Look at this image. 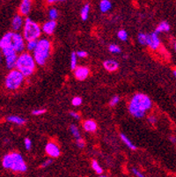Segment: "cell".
I'll return each instance as SVG.
<instances>
[{"instance_id": "f546056e", "label": "cell", "mask_w": 176, "mask_h": 177, "mask_svg": "<svg viewBox=\"0 0 176 177\" xmlns=\"http://www.w3.org/2000/svg\"><path fill=\"white\" fill-rule=\"evenodd\" d=\"M108 50H109V52L113 53V54H119V53H121L120 47L117 46L116 44H110L108 46Z\"/></svg>"}, {"instance_id": "4316f807", "label": "cell", "mask_w": 176, "mask_h": 177, "mask_svg": "<svg viewBox=\"0 0 176 177\" xmlns=\"http://www.w3.org/2000/svg\"><path fill=\"white\" fill-rule=\"evenodd\" d=\"M77 54L75 52L71 53V56H70V68L71 70H75L77 68Z\"/></svg>"}, {"instance_id": "484cf974", "label": "cell", "mask_w": 176, "mask_h": 177, "mask_svg": "<svg viewBox=\"0 0 176 177\" xmlns=\"http://www.w3.org/2000/svg\"><path fill=\"white\" fill-rule=\"evenodd\" d=\"M92 168H93L94 172L96 173V174H102L103 169H102V168L101 167V165L98 163L97 160H95V159H93V160H92Z\"/></svg>"}, {"instance_id": "7a4b0ae2", "label": "cell", "mask_w": 176, "mask_h": 177, "mask_svg": "<svg viewBox=\"0 0 176 177\" xmlns=\"http://www.w3.org/2000/svg\"><path fill=\"white\" fill-rule=\"evenodd\" d=\"M2 166L5 169H9L13 172L24 173L28 170V166L22 155L17 152L5 154L3 157Z\"/></svg>"}, {"instance_id": "9a60e30c", "label": "cell", "mask_w": 176, "mask_h": 177, "mask_svg": "<svg viewBox=\"0 0 176 177\" xmlns=\"http://www.w3.org/2000/svg\"><path fill=\"white\" fill-rule=\"evenodd\" d=\"M103 67L107 70V71H115L119 68V64L114 59H107V60L103 62Z\"/></svg>"}, {"instance_id": "f35d334b", "label": "cell", "mask_w": 176, "mask_h": 177, "mask_svg": "<svg viewBox=\"0 0 176 177\" xmlns=\"http://www.w3.org/2000/svg\"><path fill=\"white\" fill-rule=\"evenodd\" d=\"M76 54H77V56L80 57V58H84V57L87 56V53L85 51H84V50H79Z\"/></svg>"}, {"instance_id": "ab89813d", "label": "cell", "mask_w": 176, "mask_h": 177, "mask_svg": "<svg viewBox=\"0 0 176 177\" xmlns=\"http://www.w3.org/2000/svg\"><path fill=\"white\" fill-rule=\"evenodd\" d=\"M147 120H148V122L151 124H155L156 122H157V118L154 117V116H150V117H148V118H147Z\"/></svg>"}, {"instance_id": "74e56055", "label": "cell", "mask_w": 176, "mask_h": 177, "mask_svg": "<svg viewBox=\"0 0 176 177\" xmlns=\"http://www.w3.org/2000/svg\"><path fill=\"white\" fill-rule=\"evenodd\" d=\"M132 173H133L137 177H146L144 174H143L142 173L140 172L138 169H137V168H132Z\"/></svg>"}, {"instance_id": "3957f363", "label": "cell", "mask_w": 176, "mask_h": 177, "mask_svg": "<svg viewBox=\"0 0 176 177\" xmlns=\"http://www.w3.org/2000/svg\"><path fill=\"white\" fill-rule=\"evenodd\" d=\"M35 60L32 55L24 52L18 56V60L16 64V70L20 71L24 77H30L33 75L35 69Z\"/></svg>"}, {"instance_id": "5b68a950", "label": "cell", "mask_w": 176, "mask_h": 177, "mask_svg": "<svg viewBox=\"0 0 176 177\" xmlns=\"http://www.w3.org/2000/svg\"><path fill=\"white\" fill-rule=\"evenodd\" d=\"M42 31V28L36 22L33 21L30 18L26 19L23 27V37L26 41H37Z\"/></svg>"}, {"instance_id": "9c48e42d", "label": "cell", "mask_w": 176, "mask_h": 177, "mask_svg": "<svg viewBox=\"0 0 176 177\" xmlns=\"http://www.w3.org/2000/svg\"><path fill=\"white\" fill-rule=\"evenodd\" d=\"M24 19L20 14H16L12 19V29L15 33H18L22 27H24Z\"/></svg>"}, {"instance_id": "6da1fadb", "label": "cell", "mask_w": 176, "mask_h": 177, "mask_svg": "<svg viewBox=\"0 0 176 177\" xmlns=\"http://www.w3.org/2000/svg\"><path fill=\"white\" fill-rule=\"evenodd\" d=\"M153 107L151 99L144 93H137L132 96L129 104V111L136 118H143Z\"/></svg>"}, {"instance_id": "f1b7e54d", "label": "cell", "mask_w": 176, "mask_h": 177, "mask_svg": "<svg viewBox=\"0 0 176 177\" xmlns=\"http://www.w3.org/2000/svg\"><path fill=\"white\" fill-rule=\"evenodd\" d=\"M57 17H58V12H57V10H56V8H51V9L49 11V18L50 19V20L56 21Z\"/></svg>"}, {"instance_id": "1f68e13d", "label": "cell", "mask_w": 176, "mask_h": 177, "mask_svg": "<svg viewBox=\"0 0 176 177\" xmlns=\"http://www.w3.org/2000/svg\"><path fill=\"white\" fill-rule=\"evenodd\" d=\"M120 102V97L118 96V95H115L114 97H112V99L110 100V102H109V105L111 106V107H115L116 105H117L118 103Z\"/></svg>"}, {"instance_id": "7c38bea8", "label": "cell", "mask_w": 176, "mask_h": 177, "mask_svg": "<svg viewBox=\"0 0 176 177\" xmlns=\"http://www.w3.org/2000/svg\"><path fill=\"white\" fill-rule=\"evenodd\" d=\"M13 32H7L0 39V49H3L7 47H12V40H13Z\"/></svg>"}, {"instance_id": "d590c367", "label": "cell", "mask_w": 176, "mask_h": 177, "mask_svg": "<svg viewBox=\"0 0 176 177\" xmlns=\"http://www.w3.org/2000/svg\"><path fill=\"white\" fill-rule=\"evenodd\" d=\"M76 144H77V146L80 148V149H82L85 147V141L84 139L81 138H79V139H77L76 140Z\"/></svg>"}, {"instance_id": "e575fe53", "label": "cell", "mask_w": 176, "mask_h": 177, "mask_svg": "<svg viewBox=\"0 0 176 177\" xmlns=\"http://www.w3.org/2000/svg\"><path fill=\"white\" fill-rule=\"evenodd\" d=\"M47 110L44 108H39V109H34L32 111V115L34 116H41L42 114L46 113Z\"/></svg>"}, {"instance_id": "30bf717a", "label": "cell", "mask_w": 176, "mask_h": 177, "mask_svg": "<svg viewBox=\"0 0 176 177\" xmlns=\"http://www.w3.org/2000/svg\"><path fill=\"white\" fill-rule=\"evenodd\" d=\"M90 73V70L87 67L85 66H79L77 67L76 70H74V76L77 79H79L80 81H83L88 77V75Z\"/></svg>"}, {"instance_id": "4dcf8cb0", "label": "cell", "mask_w": 176, "mask_h": 177, "mask_svg": "<svg viewBox=\"0 0 176 177\" xmlns=\"http://www.w3.org/2000/svg\"><path fill=\"white\" fill-rule=\"evenodd\" d=\"M117 37L119 38L121 41L126 42V41L128 40V34H127L125 30H120V31L117 33Z\"/></svg>"}, {"instance_id": "836d02e7", "label": "cell", "mask_w": 176, "mask_h": 177, "mask_svg": "<svg viewBox=\"0 0 176 177\" xmlns=\"http://www.w3.org/2000/svg\"><path fill=\"white\" fill-rule=\"evenodd\" d=\"M24 145H25V148L26 150H31V147H32V141L30 140V138H26L25 139H24Z\"/></svg>"}, {"instance_id": "f6af8a7d", "label": "cell", "mask_w": 176, "mask_h": 177, "mask_svg": "<svg viewBox=\"0 0 176 177\" xmlns=\"http://www.w3.org/2000/svg\"><path fill=\"white\" fill-rule=\"evenodd\" d=\"M173 75H174V77L176 78V70H174V71H173Z\"/></svg>"}, {"instance_id": "2e32d148", "label": "cell", "mask_w": 176, "mask_h": 177, "mask_svg": "<svg viewBox=\"0 0 176 177\" xmlns=\"http://www.w3.org/2000/svg\"><path fill=\"white\" fill-rule=\"evenodd\" d=\"M83 128L87 132H94L97 130V123L93 120H86L84 122Z\"/></svg>"}, {"instance_id": "bcb514c9", "label": "cell", "mask_w": 176, "mask_h": 177, "mask_svg": "<svg viewBox=\"0 0 176 177\" xmlns=\"http://www.w3.org/2000/svg\"><path fill=\"white\" fill-rule=\"evenodd\" d=\"M174 49H175V51H176V42H175V44H174Z\"/></svg>"}, {"instance_id": "d6a6232c", "label": "cell", "mask_w": 176, "mask_h": 177, "mask_svg": "<svg viewBox=\"0 0 176 177\" xmlns=\"http://www.w3.org/2000/svg\"><path fill=\"white\" fill-rule=\"evenodd\" d=\"M82 102H83V100H82V98H80V97H74V98L72 99V101H71L72 105L75 106V107L80 106L82 104Z\"/></svg>"}, {"instance_id": "603a6c76", "label": "cell", "mask_w": 176, "mask_h": 177, "mask_svg": "<svg viewBox=\"0 0 176 177\" xmlns=\"http://www.w3.org/2000/svg\"><path fill=\"white\" fill-rule=\"evenodd\" d=\"M1 52L3 54V56L5 57H8V56H14V55H17V52L14 50V49L13 47H7L3 49H1Z\"/></svg>"}, {"instance_id": "5bb4252c", "label": "cell", "mask_w": 176, "mask_h": 177, "mask_svg": "<svg viewBox=\"0 0 176 177\" xmlns=\"http://www.w3.org/2000/svg\"><path fill=\"white\" fill-rule=\"evenodd\" d=\"M19 14L22 15H28L31 11V1L30 0H23L21 1L19 5Z\"/></svg>"}, {"instance_id": "8992f818", "label": "cell", "mask_w": 176, "mask_h": 177, "mask_svg": "<svg viewBox=\"0 0 176 177\" xmlns=\"http://www.w3.org/2000/svg\"><path fill=\"white\" fill-rule=\"evenodd\" d=\"M24 79H25V77L23 76V74L18 70L14 69V70H10L9 73L7 74L6 78H5V87L8 90H11V91L17 90L22 85Z\"/></svg>"}, {"instance_id": "ffe728a7", "label": "cell", "mask_w": 176, "mask_h": 177, "mask_svg": "<svg viewBox=\"0 0 176 177\" xmlns=\"http://www.w3.org/2000/svg\"><path fill=\"white\" fill-rule=\"evenodd\" d=\"M112 3L108 0H102L100 3V9L101 13H107L111 9Z\"/></svg>"}, {"instance_id": "7402d4cb", "label": "cell", "mask_w": 176, "mask_h": 177, "mask_svg": "<svg viewBox=\"0 0 176 177\" xmlns=\"http://www.w3.org/2000/svg\"><path fill=\"white\" fill-rule=\"evenodd\" d=\"M120 138H121V139L122 140V142L124 143V144L130 148V149H131V150H137V146L135 145L132 142H131V140L127 137L126 135H124L123 133H122L120 135Z\"/></svg>"}, {"instance_id": "7dc6e473", "label": "cell", "mask_w": 176, "mask_h": 177, "mask_svg": "<svg viewBox=\"0 0 176 177\" xmlns=\"http://www.w3.org/2000/svg\"><path fill=\"white\" fill-rule=\"evenodd\" d=\"M99 177H107V176H106V175H101V176Z\"/></svg>"}, {"instance_id": "cb8c5ba5", "label": "cell", "mask_w": 176, "mask_h": 177, "mask_svg": "<svg viewBox=\"0 0 176 177\" xmlns=\"http://www.w3.org/2000/svg\"><path fill=\"white\" fill-rule=\"evenodd\" d=\"M70 131L71 132L72 136L75 138V139L77 140V139H79V138H81V135H80L79 128L75 125V124H71V125L70 126Z\"/></svg>"}, {"instance_id": "277c9868", "label": "cell", "mask_w": 176, "mask_h": 177, "mask_svg": "<svg viewBox=\"0 0 176 177\" xmlns=\"http://www.w3.org/2000/svg\"><path fill=\"white\" fill-rule=\"evenodd\" d=\"M51 51V42L46 38H42L38 41L36 49L34 51V58L35 63L39 65H44L46 64Z\"/></svg>"}, {"instance_id": "83f0119b", "label": "cell", "mask_w": 176, "mask_h": 177, "mask_svg": "<svg viewBox=\"0 0 176 177\" xmlns=\"http://www.w3.org/2000/svg\"><path fill=\"white\" fill-rule=\"evenodd\" d=\"M37 44H38V40L37 41H30V42H27V49L29 50V51H34V49H36V47H37Z\"/></svg>"}, {"instance_id": "d6986e66", "label": "cell", "mask_w": 176, "mask_h": 177, "mask_svg": "<svg viewBox=\"0 0 176 177\" xmlns=\"http://www.w3.org/2000/svg\"><path fill=\"white\" fill-rule=\"evenodd\" d=\"M170 30V25L167 21H162L158 25V27L155 29V33L159 34L163 32H168Z\"/></svg>"}, {"instance_id": "e0dca14e", "label": "cell", "mask_w": 176, "mask_h": 177, "mask_svg": "<svg viewBox=\"0 0 176 177\" xmlns=\"http://www.w3.org/2000/svg\"><path fill=\"white\" fill-rule=\"evenodd\" d=\"M17 60H18V56H17V55L5 57V65H6V67H7L10 70H14V68H16Z\"/></svg>"}, {"instance_id": "44dd1931", "label": "cell", "mask_w": 176, "mask_h": 177, "mask_svg": "<svg viewBox=\"0 0 176 177\" xmlns=\"http://www.w3.org/2000/svg\"><path fill=\"white\" fill-rule=\"evenodd\" d=\"M89 13H90V5L89 4H85L82 7V9L80 11V17L81 19L85 21L88 19V16H89Z\"/></svg>"}, {"instance_id": "8d00e7d4", "label": "cell", "mask_w": 176, "mask_h": 177, "mask_svg": "<svg viewBox=\"0 0 176 177\" xmlns=\"http://www.w3.org/2000/svg\"><path fill=\"white\" fill-rule=\"evenodd\" d=\"M52 163H53V159H49L45 160L43 163H42V165H41V168H48V167H49V166H50Z\"/></svg>"}, {"instance_id": "7bdbcfd3", "label": "cell", "mask_w": 176, "mask_h": 177, "mask_svg": "<svg viewBox=\"0 0 176 177\" xmlns=\"http://www.w3.org/2000/svg\"><path fill=\"white\" fill-rule=\"evenodd\" d=\"M56 2H59V1H57V0H48L47 1L48 4H55Z\"/></svg>"}, {"instance_id": "ba28073f", "label": "cell", "mask_w": 176, "mask_h": 177, "mask_svg": "<svg viewBox=\"0 0 176 177\" xmlns=\"http://www.w3.org/2000/svg\"><path fill=\"white\" fill-rule=\"evenodd\" d=\"M45 152L51 158H58L61 155V150L59 146L54 142H49L46 144Z\"/></svg>"}, {"instance_id": "d4e9b609", "label": "cell", "mask_w": 176, "mask_h": 177, "mask_svg": "<svg viewBox=\"0 0 176 177\" xmlns=\"http://www.w3.org/2000/svg\"><path fill=\"white\" fill-rule=\"evenodd\" d=\"M137 41L141 44V45H147V42H148V34L144 33H139L137 34Z\"/></svg>"}, {"instance_id": "b9f144b4", "label": "cell", "mask_w": 176, "mask_h": 177, "mask_svg": "<svg viewBox=\"0 0 176 177\" xmlns=\"http://www.w3.org/2000/svg\"><path fill=\"white\" fill-rule=\"evenodd\" d=\"M169 138H170V141H171L172 143H176V137H174V136H171Z\"/></svg>"}, {"instance_id": "4fadbf2b", "label": "cell", "mask_w": 176, "mask_h": 177, "mask_svg": "<svg viewBox=\"0 0 176 177\" xmlns=\"http://www.w3.org/2000/svg\"><path fill=\"white\" fill-rule=\"evenodd\" d=\"M56 21H54V20H49V21H47V22H45V23L42 25V30L44 34L50 35V34L54 33V31L56 30Z\"/></svg>"}, {"instance_id": "8fae6325", "label": "cell", "mask_w": 176, "mask_h": 177, "mask_svg": "<svg viewBox=\"0 0 176 177\" xmlns=\"http://www.w3.org/2000/svg\"><path fill=\"white\" fill-rule=\"evenodd\" d=\"M160 45V41L159 38L158 36V34L155 32L148 34V42H147V46L150 47L152 49H157L158 48Z\"/></svg>"}, {"instance_id": "ac0fdd59", "label": "cell", "mask_w": 176, "mask_h": 177, "mask_svg": "<svg viewBox=\"0 0 176 177\" xmlns=\"http://www.w3.org/2000/svg\"><path fill=\"white\" fill-rule=\"evenodd\" d=\"M6 120L9 122H13V123L17 124V125H23L27 122V121L24 119L23 117H18V116H9V117H6Z\"/></svg>"}, {"instance_id": "52a82bcc", "label": "cell", "mask_w": 176, "mask_h": 177, "mask_svg": "<svg viewBox=\"0 0 176 177\" xmlns=\"http://www.w3.org/2000/svg\"><path fill=\"white\" fill-rule=\"evenodd\" d=\"M26 43H25V39L23 35L19 33L13 32V40H12V47L14 49V50L17 52H22L26 48Z\"/></svg>"}, {"instance_id": "ee69618b", "label": "cell", "mask_w": 176, "mask_h": 177, "mask_svg": "<svg viewBox=\"0 0 176 177\" xmlns=\"http://www.w3.org/2000/svg\"><path fill=\"white\" fill-rule=\"evenodd\" d=\"M3 54H2V52H0V65H1V64H2V62H3Z\"/></svg>"}, {"instance_id": "60d3db41", "label": "cell", "mask_w": 176, "mask_h": 177, "mask_svg": "<svg viewBox=\"0 0 176 177\" xmlns=\"http://www.w3.org/2000/svg\"><path fill=\"white\" fill-rule=\"evenodd\" d=\"M70 116L71 117H73V118H75V119H80V115L79 114H78L77 112H75V111H71V112H70Z\"/></svg>"}]
</instances>
